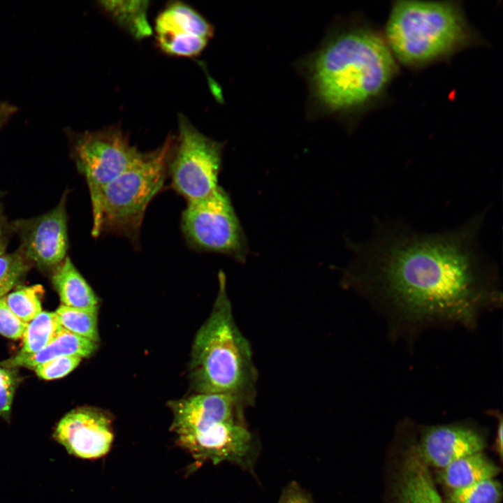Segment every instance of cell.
Segmentation results:
<instances>
[{
	"instance_id": "27",
	"label": "cell",
	"mask_w": 503,
	"mask_h": 503,
	"mask_svg": "<svg viewBox=\"0 0 503 503\" xmlns=\"http://www.w3.org/2000/svg\"><path fill=\"white\" fill-rule=\"evenodd\" d=\"M280 503H311L305 495L296 487L290 488L282 497Z\"/></svg>"
},
{
	"instance_id": "23",
	"label": "cell",
	"mask_w": 503,
	"mask_h": 503,
	"mask_svg": "<svg viewBox=\"0 0 503 503\" xmlns=\"http://www.w3.org/2000/svg\"><path fill=\"white\" fill-rule=\"evenodd\" d=\"M28 269L22 252L0 255V298L8 294Z\"/></svg>"
},
{
	"instance_id": "21",
	"label": "cell",
	"mask_w": 503,
	"mask_h": 503,
	"mask_svg": "<svg viewBox=\"0 0 503 503\" xmlns=\"http://www.w3.org/2000/svg\"><path fill=\"white\" fill-rule=\"evenodd\" d=\"M41 285L22 287L8 293L2 298L10 310L22 322L28 323L42 312Z\"/></svg>"
},
{
	"instance_id": "17",
	"label": "cell",
	"mask_w": 503,
	"mask_h": 503,
	"mask_svg": "<svg viewBox=\"0 0 503 503\" xmlns=\"http://www.w3.org/2000/svg\"><path fill=\"white\" fill-rule=\"evenodd\" d=\"M500 468L482 451L462 457L442 468L439 479L453 489L492 479Z\"/></svg>"
},
{
	"instance_id": "13",
	"label": "cell",
	"mask_w": 503,
	"mask_h": 503,
	"mask_svg": "<svg viewBox=\"0 0 503 503\" xmlns=\"http://www.w3.org/2000/svg\"><path fill=\"white\" fill-rule=\"evenodd\" d=\"M484 437L476 429L464 424H448L426 428L417 451L428 466L444 468L453 461L482 451Z\"/></svg>"
},
{
	"instance_id": "30",
	"label": "cell",
	"mask_w": 503,
	"mask_h": 503,
	"mask_svg": "<svg viewBox=\"0 0 503 503\" xmlns=\"http://www.w3.org/2000/svg\"><path fill=\"white\" fill-rule=\"evenodd\" d=\"M6 249V239L3 234L2 228L0 226V255L5 253Z\"/></svg>"
},
{
	"instance_id": "26",
	"label": "cell",
	"mask_w": 503,
	"mask_h": 503,
	"mask_svg": "<svg viewBox=\"0 0 503 503\" xmlns=\"http://www.w3.org/2000/svg\"><path fill=\"white\" fill-rule=\"evenodd\" d=\"M15 387L11 374L0 368V416L6 418L10 415Z\"/></svg>"
},
{
	"instance_id": "8",
	"label": "cell",
	"mask_w": 503,
	"mask_h": 503,
	"mask_svg": "<svg viewBox=\"0 0 503 503\" xmlns=\"http://www.w3.org/2000/svg\"><path fill=\"white\" fill-rule=\"evenodd\" d=\"M73 136L74 156L85 177L92 204L107 184L138 162L145 154L131 144L117 126Z\"/></svg>"
},
{
	"instance_id": "10",
	"label": "cell",
	"mask_w": 503,
	"mask_h": 503,
	"mask_svg": "<svg viewBox=\"0 0 503 503\" xmlns=\"http://www.w3.org/2000/svg\"><path fill=\"white\" fill-rule=\"evenodd\" d=\"M158 45L173 56L199 54L212 37V24L198 12L182 2H173L158 15L155 22Z\"/></svg>"
},
{
	"instance_id": "24",
	"label": "cell",
	"mask_w": 503,
	"mask_h": 503,
	"mask_svg": "<svg viewBox=\"0 0 503 503\" xmlns=\"http://www.w3.org/2000/svg\"><path fill=\"white\" fill-rule=\"evenodd\" d=\"M77 356H61L36 366L38 377L45 380L63 377L72 372L81 362Z\"/></svg>"
},
{
	"instance_id": "14",
	"label": "cell",
	"mask_w": 503,
	"mask_h": 503,
	"mask_svg": "<svg viewBox=\"0 0 503 503\" xmlns=\"http://www.w3.org/2000/svg\"><path fill=\"white\" fill-rule=\"evenodd\" d=\"M397 475L393 503H443L416 447L404 454Z\"/></svg>"
},
{
	"instance_id": "31",
	"label": "cell",
	"mask_w": 503,
	"mask_h": 503,
	"mask_svg": "<svg viewBox=\"0 0 503 503\" xmlns=\"http://www.w3.org/2000/svg\"><path fill=\"white\" fill-rule=\"evenodd\" d=\"M0 226H1V220H0Z\"/></svg>"
},
{
	"instance_id": "29",
	"label": "cell",
	"mask_w": 503,
	"mask_h": 503,
	"mask_svg": "<svg viewBox=\"0 0 503 503\" xmlns=\"http://www.w3.org/2000/svg\"><path fill=\"white\" fill-rule=\"evenodd\" d=\"M495 449L500 458L502 456V421L500 417L497 428L496 437L495 441Z\"/></svg>"
},
{
	"instance_id": "2",
	"label": "cell",
	"mask_w": 503,
	"mask_h": 503,
	"mask_svg": "<svg viewBox=\"0 0 503 503\" xmlns=\"http://www.w3.org/2000/svg\"><path fill=\"white\" fill-rule=\"evenodd\" d=\"M395 61L379 34L356 26L332 34L305 68L318 104L330 112L347 114L380 98L397 73Z\"/></svg>"
},
{
	"instance_id": "3",
	"label": "cell",
	"mask_w": 503,
	"mask_h": 503,
	"mask_svg": "<svg viewBox=\"0 0 503 503\" xmlns=\"http://www.w3.org/2000/svg\"><path fill=\"white\" fill-rule=\"evenodd\" d=\"M219 285L212 311L194 341L191 377L198 393L228 395L246 407L255 402L258 373L251 346L233 318L222 272Z\"/></svg>"
},
{
	"instance_id": "6",
	"label": "cell",
	"mask_w": 503,
	"mask_h": 503,
	"mask_svg": "<svg viewBox=\"0 0 503 503\" xmlns=\"http://www.w3.org/2000/svg\"><path fill=\"white\" fill-rule=\"evenodd\" d=\"M168 170L175 190L187 203L206 198L219 187L223 144L199 131L183 115L178 117V133Z\"/></svg>"
},
{
	"instance_id": "5",
	"label": "cell",
	"mask_w": 503,
	"mask_h": 503,
	"mask_svg": "<svg viewBox=\"0 0 503 503\" xmlns=\"http://www.w3.org/2000/svg\"><path fill=\"white\" fill-rule=\"evenodd\" d=\"M175 139L168 135L101 190L92 204L94 237L106 233L137 240L147 207L163 185Z\"/></svg>"
},
{
	"instance_id": "12",
	"label": "cell",
	"mask_w": 503,
	"mask_h": 503,
	"mask_svg": "<svg viewBox=\"0 0 503 503\" xmlns=\"http://www.w3.org/2000/svg\"><path fill=\"white\" fill-rule=\"evenodd\" d=\"M68 249L66 195L50 211L34 219L23 236L22 253L41 268L57 267Z\"/></svg>"
},
{
	"instance_id": "20",
	"label": "cell",
	"mask_w": 503,
	"mask_h": 503,
	"mask_svg": "<svg viewBox=\"0 0 503 503\" xmlns=\"http://www.w3.org/2000/svg\"><path fill=\"white\" fill-rule=\"evenodd\" d=\"M97 312L98 308L83 309L61 305L54 313L64 329L97 343L100 340Z\"/></svg>"
},
{
	"instance_id": "22",
	"label": "cell",
	"mask_w": 503,
	"mask_h": 503,
	"mask_svg": "<svg viewBox=\"0 0 503 503\" xmlns=\"http://www.w3.org/2000/svg\"><path fill=\"white\" fill-rule=\"evenodd\" d=\"M502 494L501 483L492 479L451 490L448 503H500Z\"/></svg>"
},
{
	"instance_id": "7",
	"label": "cell",
	"mask_w": 503,
	"mask_h": 503,
	"mask_svg": "<svg viewBox=\"0 0 503 503\" xmlns=\"http://www.w3.org/2000/svg\"><path fill=\"white\" fill-rule=\"evenodd\" d=\"M182 227L196 248L245 261L249 248L245 233L228 194L220 187L205 198L187 203Z\"/></svg>"
},
{
	"instance_id": "15",
	"label": "cell",
	"mask_w": 503,
	"mask_h": 503,
	"mask_svg": "<svg viewBox=\"0 0 503 503\" xmlns=\"http://www.w3.org/2000/svg\"><path fill=\"white\" fill-rule=\"evenodd\" d=\"M98 344L75 335L63 328L52 341L42 350L33 354L17 353L15 356L1 363L6 368L36 366L61 356H77L81 358L91 356Z\"/></svg>"
},
{
	"instance_id": "16",
	"label": "cell",
	"mask_w": 503,
	"mask_h": 503,
	"mask_svg": "<svg viewBox=\"0 0 503 503\" xmlns=\"http://www.w3.org/2000/svg\"><path fill=\"white\" fill-rule=\"evenodd\" d=\"M52 282L62 305L83 309L98 308L97 296L68 256L56 267Z\"/></svg>"
},
{
	"instance_id": "4",
	"label": "cell",
	"mask_w": 503,
	"mask_h": 503,
	"mask_svg": "<svg viewBox=\"0 0 503 503\" xmlns=\"http://www.w3.org/2000/svg\"><path fill=\"white\" fill-rule=\"evenodd\" d=\"M384 40L395 59L420 67L474 44L476 38L454 2L398 1L392 6Z\"/></svg>"
},
{
	"instance_id": "19",
	"label": "cell",
	"mask_w": 503,
	"mask_h": 503,
	"mask_svg": "<svg viewBox=\"0 0 503 503\" xmlns=\"http://www.w3.org/2000/svg\"><path fill=\"white\" fill-rule=\"evenodd\" d=\"M62 328L54 312H41L27 323L19 353L33 354L42 350Z\"/></svg>"
},
{
	"instance_id": "1",
	"label": "cell",
	"mask_w": 503,
	"mask_h": 503,
	"mask_svg": "<svg viewBox=\"0 0 503 503\" xmlns=\"http://www.w3.org/2000/svg\"><path fill=\"white\" fill-rule=\"evenodd\" d=\"M482 224L479 214L434 233L381 224L370 240L349 245L353 258L342 284L375 301L410 335L437 325L473 328L502 304L497 270L479 245Z\"/></svg>"
},
{
	"instance_id": "18",
	"label": "cell",
	"mask_w": 503,
	"mask_h": 503,
	"mask_svg": "<svg viewBox=\"0 0 503 503\" xmlns=\"http://www.w3.org/2000/svg\"><path fill=\"white\" fill-rule=\"evenodd\" d=\"M147 1H101L99 6L119 27L135 39L152 34L147 20Z\"/></svg>"
},
{
	"instance_id": "28",
	"label": "cell",
	"mask_w": 503,
	"mask_h": 503,
	"mask_svg": "<svg viewBox=\"0 0 503 503\" xmlns=\"http://www.w3.org/2000/svg\"><path fill=\"white\" fill-rule=\"evenodd\" d=\"M17 108L7 102L0 101V128L16 112Z\"/></svg>"
},
{
	"instance_id": "11",
	"label": "cell",
	"mask_w": 503,
	"mask_h": 503,
	"mask_svg": "<svg viewBox=\"0 0 503 503\" xmlns=\"http://www.w3.org/2000/svg\"><path fill=\"white\" fill-rule=\"evenodd\" d=\"M173 418L171 430L177 439L203 432L212 426L242 416L245 408L225 394L197 393L170 403Z\"/></svg>"
},
{
	"instance_id": "25",
	"label": "cell",
	"mask_w": 503,
	"mask_h": 503,
	"mask_svg": "<svg viewBox=\"0 0 503 503\" xmlns=\"http://www.w3.org/2000/svg\"><path fill=\"white\" fill-rule=\"evenodd\" d=\"M27 323L21 321L0 298V334L10 339L22 337Z\"/></svg>"
},
{
	"instance_id": "9",
	"label": "cell",
	"mask_w": 503,
	"mask_h": 503,
	"mask_svg": "<svg viewBox=\"0 0 503 503\" xmlns=\"http://www.w3.org/2000/svg\"><path fill=\"white\" fill-rule=\"evenodd\" d=\"M53 439L77 458L94 460L110 450L114 434L110 418L92 407L71 410L57 423Z\"/></svg>"
}]
</instances>
